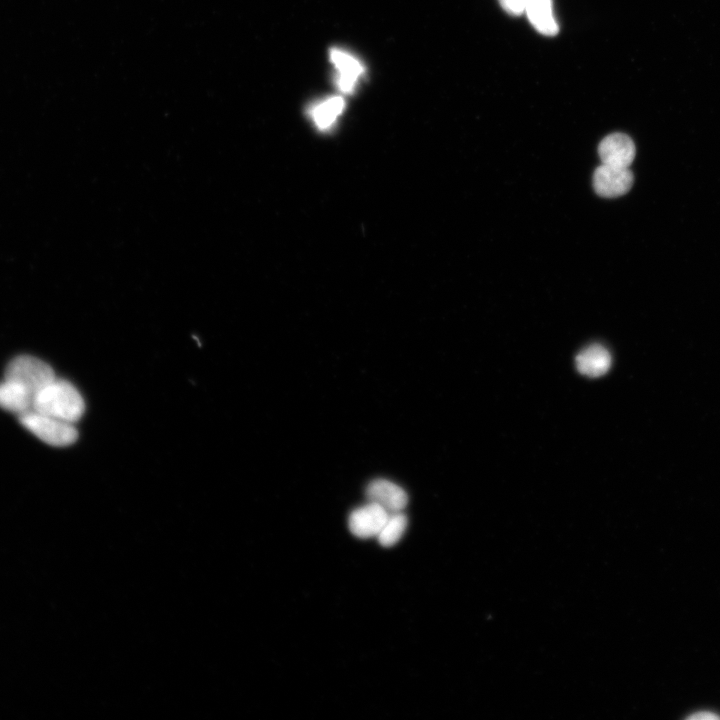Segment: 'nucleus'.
<instances>
[{
  "instance_id": "nucleus-7",
  "label": "nucleus",
  "mask_w": 720,
  "mask_h": 720,
  "mask_svg": "<svg viewBox=\"0 0 720 720\" xmlns=\"http://www.w3.org/2000/svg\"><path fill=\"white\" fill-rule=\"evenodd\" d=\"M366 495L370 502L382 506L388 513L401 512L407 505L406 492L395 483L386 479H376L369 483Z\"/></svg>"
},
{
  "instance_id": "nucleus-3",
  "label": "nucleus",
  "mask_w": 720,
  "mask_h": 720,
  "mask_svg": "<svg viewBox=\"0 0 720 720\" xmlns=\"http://www.w3.org/2000/svg\"><path fill=\"white\" fill-rule=\"evenodd\" d=\"M55 378L53 369L46 362L30 355H21L8 363L4 379L21 385L34 399Z\"/></svg>"
},
{
  "instance_id": "nucleus-8",
  "label": "nucleus",
  "mask_w": 720,
  "mask_h": 720,
  "mask_svg": "<svg viewBox=\"0 0 720 720\" xmlns=\"http://www.w3.org/2000/svg\"><path fill=\"white\" fill-rule=\"evenodd\" d=\"M330 59L337 70L336 85L342 92H352L364 72L362 64L351 54L337 48L330 51Z\"/></svg>"
},
{
  "instance_id": "nucleus-2",
  "label": "nucleus",
  "mask_w": 720,
  "mask_h": 720,
  "mask_svg": "<svg viewBox=\"0 0 720 720\" xmlns=\"http://www.w3.org/2000/svg\"><path fill=\"white\" fill-rule=\"evenodd\" d=\"M20 423L36 437L52 446H68L78 438L74 423L30 410L18 415Z\"/></svg>"
},
{
  "instance_id": "nucleus-15",
  "label": "nucleus",
  "mask_w": 720,
  "mask_h": 720,
  "mask_svg": "<svg viewBox=\"0 0 720 720\" xmlns=\"http://www.w3.org/2000/svg\"><path fill=\"white\" fill-rule=\"evenodd\" d=\"M687 718L691 719V720H698V719L699 720L700 719L715 720V719H719L720 716L718 714H716L714 712H710V711H698V712L692 713Z\"/></svg>"
},
{
  "instance_id": "nucleus-13",
  "label": "nucleus",
  "mask_w": 720,
  "mask_h": 720,
  "mask_svg": "<svg viewBox=\"0 0 720 720\" xmlns=\"http://www.w3.org/2000/svg\"><path fill=\"white\" fill-rule=\"evenodd\" d=\"M407 527V517L401 512L390 513L377 535L378 542L384 547L396 544Z\"/></svg>"
},
{
  "instance_id": "nucleus-6",
  "label": "nucleus",
  "mask_w": 720,
  "mask_h": 720,
  "mask_svg": "<svg viewBox=\"0 0 720 720\" xmlns=\"http://www.w3.org/2000/svg\"><path fill=\"white\" fill-rule=\"evenodd\" d=\"M636 154L633 140L624 133L606 136L598 146V155L603 164L629 168Z\"/></svg>"
},
{
  "instance_id": "nucleus-14",
  "label": "nucleus",
  "mask_w": 720,
  "mask_h": 720,
  "mask_svg": "<svg viewBox=\"0 0 720 720\" xmlns=\"http://www.w3.org/2000/svg\"><path fill=\"white\" fill-rule=\"evenodd\" d=\"M499 4L509 15L519 16L525 12L527 0H498Z\"/></svg>"
},
{
  "instance_id": "nucleus-4",
  "label": "nucleus",
  "mask_w": 720,
  "mask_h": 720,
  "mask_svg": "<svg viewBox=\"0 0 720 720\" xmlns=\"http://www.w3.org/2000/svg\"><path fill=\"white\" fill-rule=\"evenodd\" d=\"M633 181V174L629 168L603 163L593 174L594 190L604 198H615L626 194L631 189Z\"/></svg>"
},
{
  "instance_id": "nucleus-1",
  "label": "nucleus",
  "mask_w": 720,
  "mask_h": 720,
  "mask_svg": "<svg viewBox=\"0 0 720 720\" xmlns=\"http://www.w3.org/2000/svg\"><path fill=\"white\" fill-rule=\"evenodd\" d=\"M85 404L79 391L68 381L55 378L38 392L32 410L75 423L83 415Z\"/></svg>"
},
{
  "instance_id": "nucleus-5",
  "label": "nucleus",
  "mask_w": 720,
  "mask_h": 720,
  "mask_svg": "<svg viewBox=\"0 0 720 720\" xmlns=\"http://www.w3.org/2000/svg\"><path fill=\"white\" fill-rule=\"evenodd\" d=\"M389 514L382 506L369 501L350 513L348 526L358 538L377 537Z\"/></svg>"
},
{
  "instance_id": "nucleus-9",
  "label": "nucleus",
  "mask_w": 720,
  "mask_h": 720,
  "mask_svg": "<svg viewBox=\"0 0 720 720\" xmlns=\"http://www.w3.org/2000/svg\"><path fill=\"white\" fill-rule=\"evenodd\" d=\"M575 363L581 374L588 377H599L609 370L611 355L604 346L591 344L578 353Z\"/></svg>"
},
{
  "instance_id": "nucleus-11",
  "label": "nucleus",
  "mask_w": 720,
  "mask_h": 720,
  "mask_svg": "<svg viewBox=\"0 0 720 720\" xmlns=\"http://www.w3.org/2000/svg\"><path fill=\"white\" fill-rule=\"evenodd\" d=\"M32 406L33 396L21 385L6 379L0 382V408L21 415Z\"/></svg>"
},
{
  "instance_id": "nucleus-10",
  "label": "nucleus",
  "mask_w": 720,
  "mask_h": 720,
  "mask_svg": "<svg viewBox=\"0 0 720 720\" xmlns=\"http://www.w3.org/2000/svg\"><path fill=\"white\" fill-rule=\"evenodd\" d=\"M552 7V0H527L525 6L531 25L545 36H554L559 31Z\"/></svg>"
},
{
  "instance_id": "nucleus-12",
  "label": "nucleus",
  "mask_w": 720,
  "mask_h": 720,
  "mask_svg": "<svg viewBox=\"0 0 720 720\" xmlns=\"http://www.w3.org/2000/svg\"><path fill=\"white\" fill-rule=\"evenodd\" d=\"M344 99L340 96H332L315 105L310 109V114L320 129L330 128L337 117L344 109Z\"/></svg>"
}]
</instances>
